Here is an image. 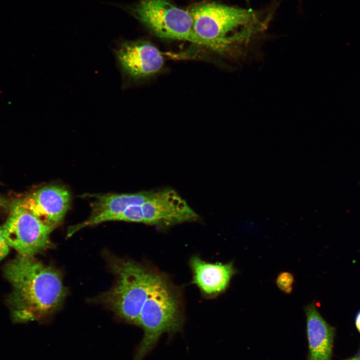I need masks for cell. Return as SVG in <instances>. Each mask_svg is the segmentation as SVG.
<instances>
[{
	"label": "cell",
	"mask_w": 360,
	"mask_h": 360,
	"mask_svg": "<svg viewBox=\"0 0 360 360\" xmlns=\"http://www.w3.org/2000/svg\"><path fill=\"white\" fill-rule=\"evenodd\" d=\"M9 248L10 246L3 234L2 227L0 226V262L8 254Z\"/></svg>",
	"instance_id": "obj_15"
},
{
	"label": "cell",
	"mask_w": 360,
	"mask_h": 360,
	"mask_svg": "<svg viewBox=\"0 0 360 360\" xmlns=\"http://www.w3.org/2000/svg\"><path fill=\"white\" fill-rule=\"evenodd\" d=\"M189 12L201 45L220 52H245L248 43L264 28L250 10L203 3L194 6Z\"/></svg>",
	"instance_id": "obj_2"
},
{
	"label": "cell",
	"mask_w": 360,
	"mask_h": 360,
	"mask_svg": "<svg viewBox=\"0 0 360 360\" xmlns=\"http://www.w3.org/2000/svg\"><path fill=\"white\" fill-rule=\"evenodd\" d=\"M190 266L193 272L192 282L205 296H216L228 288L236 273L232 262H207L198 256L192 258Z\"/></svg>",
	"instance_id": "obj_12"
},
{
	"label": "cell",
	"mask_w": 360,
	"mask_h": 360,
	"mask_svg": "<svg viewBox=\"0 0 360 360\" xmlns=\"http://www.w3.org/2000/svg\"><path fill=\"white\" fill-rule=\"evenodd\" d=\"M356 325L358 331L360 333V312L356 315Z\"/></svg>",
	"instance_id": "obj_16"
},
{
	"label": "cell",
	"mask_w": 360,
	"mask_h": 360,
	"mask_svg": "<svg viewBox=\"0 0 360 360\" xmlns=\"http://www.w3.org/2000/svg\"><path fill=\"white\" fill-rule=\"evenodd\" d=\"M128 9L133 16L160 38L201 44L194 33L190 12L173 5L168 0H142Z\"/></svg>",
	"instance_id": "obj_5"
},
{
	"label": "cell",
	"mask_w": 360,
	"mask_h": 360,
	"mask_svg": "<svg viewBox=\"0 0 360 360\" xmlns=\"http://www.w3.org/2000/svg\"><path fill=\"white\" fill-rule=\"evenodd\" d=\"M308 350L307 360H332L336 331L322 316L314 304L304 308Z\"/></svg>",
	"instance_id": "obj_11"
},
{
	"label": "cell",
	"mask_w": 360,
	"mask_h": 360,
	"mask_svg": "<svg viewBox=\"0 0 360 360\" xmlns=\"http://www.w3.org/2000/svg\"><path fill=\"white\" fill-rule=\"evenodd\" d=\"M116 54L124 71L134 79L156 74L164 64V58L160 50L146 41L124 42L118 48Z\"/></svg>",
	"instance_id": "obj_9"
},
{
	"label": "cell",
	"mask_w": 360,
	"mask_h": 360,
	"mask_svg": "<svg viewBox=\"0 0 360 360\" xmlns=\"http://www.w3.org/2000/svg\"><path fill=\"white\" fill-rule=\"evenodd\" d=\"M0 206L6 208L7 203L6 200L0 195Z\"/></svg>",
	"instance_id": "obj_18"
},
{
	"label": "cell",
	"mask_w": 360,
	"mask_h": 360,
	"mask_svg": "<svg viewBox=\"0 0 360 360\" xmlns=\"http://www.w3.org/2000/svg\"><path fill=\"white\" fill-rule=\"evenodd\" d=\"M346 360H360V348L359 349L356 354H355L354 356Z\"/></svg>",
	"instance_id": "obj_17"
},
{
	"label": "cell",
	"mask_w": 360,
	"mask_h": 360,
	"mask_svg": "<svg viewBox=\"0 0 360 360\" xmlns=\"http://www.w3.org/2000/svg\"><path fill=\"white\" fill-rule=\"evenodd\" d=\"M4 274L12 286L7 302L16 322L47 316L64 302L66 292L61 273L34 256L18 254L6 264Z\"/></svg>",
	"instance_id": "obj_1"
},
{
	"label": "cell",
	"mask_w": 360,
	"mask_h": 360,
	"mask_svg": "<svg viewBox=\"0 0 360 360\" xmlns=\"http://www.w3.org/2000/svg\"><path fill=\"white\" fill-rule=\"evenodd\" d=\"M184 324L180 294L166 276L158 272L140 314L138 326L144 335L132 360H142L163 334L172 338L182 331Z\"/></svg>",
	"instance_id": "obj_3"
},
{
	"label": "cell",
	"mask_w": 360,
	"mask_h": 360,
	"mask_svg": "<svg viewBox=\"0 0 360 360\" xmlns=\"http://www.w3.org/2000/svg\"><path fill=\"white\" fill-rule=\"evenodd\" d=\"M154 191H144L134 194H95L92 203V212L84 222L70 227L67 236H72L82 228L98 224L106 221L114 220L128 207L132 205H141L150 199Z\"/></svg>",
	"instance_id": "obj_10"
},
{
	"label": "cell",
	"mask_w": 360,
	"mask_h": 360,
	"mask_svg": "<svg viewBox=\"0 0 360 360\" xmlns=\"http://www.w3.org/2000/svg\"><path fill=\"white\" fill-rule=\"evenodd\" d=\"M2 227L10 247L20 254L34 256L52 246L50 234L54 228L40 220L24 208L20 201L12 206Z\"/></svg>",
	"instance_id": "obj_6"
},
{
	"label": "cell",
	"mask_w": 360,
	"mask_h": 360,
	"mask_svg": "<svg viewBox=\"0 0 360 360\" xmlns=\"http://www.w3.org/2000/svg\"><path fill=\"white\" fill-rule=\"evenodd\" d=\"M110 268L116 283L103 294L102 300L121 318L138 326L142 308L158 272L122 259L112 260Z\"/></svg>",
	"instance_id": "obj_4"
},
{
	"label": "cell",
	"mask_w": 360,
	"mask_h": 360,
	"mask_svg": "<svg viewBox=\"0 0 360 360\" xmlns=\"http://www.w3.org/2000/svg\"><path fill=\"white\" fill-rule=\"evenodd\" d=\"M294 278L292 274L282 272L278 276L276 284L278 288L283 292L290 294L292 292Z\"/></svg>",
	"instance_id": "obj_14"
},
{
	"label": "cell",
	"mask_w": 360,
	"mask_h": 360,
	"mask_svg": "<svg viewBox=\"0 0 360 360\" xmlns=\"http://www.w3.org/2000/svg\"><path fill=\"white\" fill-rule=\"evenodd\" d=\"M143 222L147 224L168 226L195 220L197 214L176 192L170 188L154 191L141 204Z\"/></svg>",
	"instance_id": "obj_7"
},
{
	"label": "cell",
	"mask_w": 360,
	"mask_h": 360,
	"mask_svg": "<svg viewBox=\"0 0 360 360\" xmlns=\"http://www.w3.org/2000/svg\"><path fill=\"white\" fill-rule=\"evenodd\" d=\"M70 202V192L60 184L44 186L20 200L24 208L54 228L62 222Z\"/></svg>",
	"instance_id": "obj_8"
},
{
	"label": "cell",
	"mask_w": 360,
	"mask_h": 360,
	"mask_svg": "<svg viewBox=\"0 0 360 360\" xmlns=\"http://www.w3.org/2000/svg\"><path fill=\"white\" fill-rule=\"evenodd\" d=\"M114 220L142 223L143 216L141 205L129 206L122 214L116 216Z\"/></svg>",
	"instance_id": "obj_13"
}]
</instances>
